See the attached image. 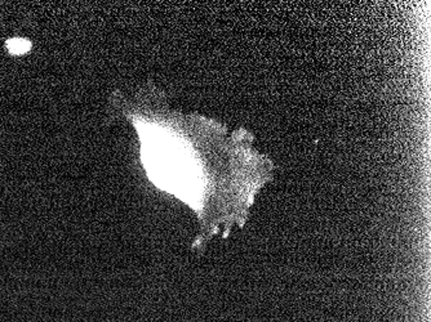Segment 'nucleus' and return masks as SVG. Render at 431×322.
I'll return each mask as SVG.
<instances>
[{"label":"nucleus","mask_w":431,"mask_h":322,"mask_svg":"<svg viewBox=\"0 0 431 322\" xmlns=\"http://www.w3.org/2000/svg\"><path fill=\"white\" fill-rule=\"evenodd\" d=\"M7 48L13 54H24L26 53L27 50H30L31 43L20 38L11 39V40L7 42Z\"/></svg>","instance_id":"obj_1"}]
</instances>
